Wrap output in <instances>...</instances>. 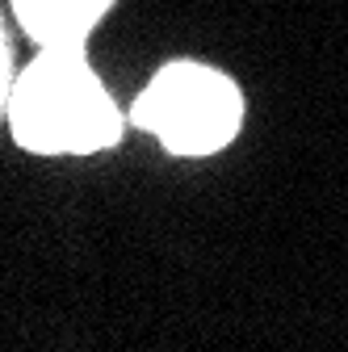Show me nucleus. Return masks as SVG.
I'll use <instances>...</instances> for the list:
<instances>
[{
	"instance_id": "1",
	"label": "nucleus",
	"mask_w": 348,
	"mask_h": 352,
	"mask_svg": "<svg viewBox=\"0 0 348 352\" xmlns=\"http://www.w3.org/2000/svg\"><path fill=\"white\" fill-rule=\"evenodd\" d=\"M13 139L38 155H89L122 135V113L80 47H42L9 93Z\"/></svg>"
},
{
	"instance_id": "2",
	"label": "nucleus",
	"mask_w": 348,
	"mask_h": 352,
	"mask_svg": "<svg viewBox=\"0 0 348 352\" xmlns=\"http://www.w3.org/2000/svg\"><path fill=\"white\" fill-rule=\"evenodd\" d=\"M243 118L239 88L214 67L168 63L130 109V122L177 155H210L235 139Z\"/></svg>"
},
{
	"instance_id": "3",
	"label": "nucleus",
	"mask_w": 348,
	"mask_h": 352,
	"mask_svg": "<svg viewBox=\"0 0 348 352\" xmlns=\"http://www.w3.org/2000/svg\"><path fill=\"white\" fill-rule=\"evenodd\" d=\"M113 0H13L25 34L42 47H80Z\"/></svg>"
},
{
	"instance_id": "4",
	"label": "nucleus",
	"mask_w": 348,
	"mask_h": 352,
	"mask_svg": "<svg viewBox=\"0 0 348 352\" xmlns=\"http://www.w3.org/2000/svg\"><path fill=\"white\" fill-rule=\"evenodd\" d=\"M9 93H13V72H9V47L0 34V113H9Z\"/></svg>"
}]
</instances>
